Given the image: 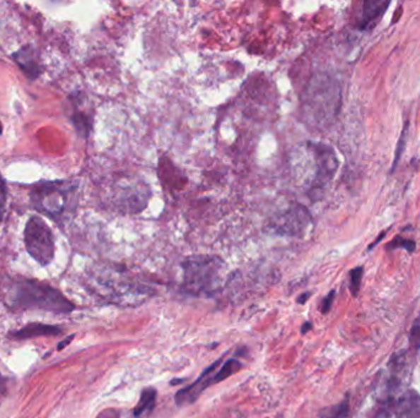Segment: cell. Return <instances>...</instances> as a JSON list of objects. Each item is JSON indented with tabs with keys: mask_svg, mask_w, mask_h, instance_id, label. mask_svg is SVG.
<instances>
[{
	"mask_svg": "<svg viewBox=\"0 0 420 418\" xmlns=\"http://www.w3.org/2000/svg\"><path fill=\"white\" fill-rule=\"evenodd\" d=\"M342 103L341 85L327 74L311 78L301 98V113L310 126L326 128L336 119Z\"/></svg>",
	"mask_w": 420,
	"mask_h": 418,
	"instance_id": "obj_1",
	"label": "cell"
},
{
	"mask_svg": "<svg viewBox=\"0 0 420 418\" xmlns=\"http://www.w3.org/2000/svg\"><path fill=\"white\" fill-rule=\"evenodd\" d=\"M9 304L19 309H41L57 314L74 311V304L49 285L33 280H16L10 286Z\"/></svg>",
	"mask_w": 420,
	"mask_h": 418,
	"instance_id": "obj_2",
	"label": "cell"
},
{
	"mask_svg": "<svg viewBox=\"0 0 420 418\" xmlns=\"http://www.w3.org/2000/svg\"><path fill=\"white\" fill-rule=\"evenodd\" d=\"M183 288L193 296H210L220 287L224 261L219 256H193L182 263Z\"/></svg>",
	"mask_w": 420,
	"mask_h": 418,
	"instance_id": "obj_3",
	"label": "cell"
},
{
	"mask_svg": "<svg viewBox=\"0 0 420 418\" xmlns=\"http://www.w3.org/2000/svg\"><path fill=\"white\" fill-rule=\"evenodd\" d=\"M23 241L28 254L38 264L42 266L51 264L56 253L54 236L51 228L41 217L33 216L28 220L23 231Z\"/></svg>",
	"mask_w": 420,
	"mask_h": 418,
	"instance_id": "obj_4",
	"label": "cell"
},
{
	"mask_svg": "<svg viewBox=\"0 0 420 418\" xmlns=\"http://www.w3.org/2000/svg\"><path fill=\"white\" fill-rule=\"evenodd\" d=\"M149 186L143 179L126 177L121 178L113 186L112 204L123 214H138L149 203Z\"/></svg>",
	"mask_w": 420,
	"mask_h": 418,
	"instance_id": "obj_5",
	"label": "cell"
},
{
	"mask_svg": "<svg viewBox=\"0 0 420 418\" xmlns=\"http://www.w3.org/2000/svg\"><path fill=\"white\" fill-rule=\"evenodd\" d=\"M308 149L313 156V179L310 183V193H318L333 179L338 169V158L334 150L327 145L308 143Z\"/></svg>",
	"mask_w": 420,
	"mask_h": 418,
	"instance_id": "obj_6",
	"label": "cell"
},
{
	"mask_svg": "<svg viewBox=\"0 0 420 418\" xmlns=\"http://www.w3.org/2000/svg\"><path fill=\"white\" fill-rule=\"evenodd\" d=\"M313 226L311 214L303 205L294 204L269 221V231L279 236L300 237Z\"/></svg>",
	"mask_w": 420,
	"mask_h": 418,
	"instance_id": "obj_7",
	"label": "cell"
},
{
	"mask_svg": "<svg viewBox=\"0 0 420 418\" xmlns=\"http://www.w3.org/2000/svg\"><path fill=\"white\" fill-rule=\"evenodd\" d=\"M223 358L216 359L214 363H211L210 366L203 371L201 376H198L196 381H193L191 386H186L183 389L176 393L175 395V402L178 407H183L187 405H192L196 402L197 400L199 399V396L203 394V391L208 389L209 386H213V373L216 372L219 369L220 366L223 364Z\"/></svg>",
	"mask_w": 420,
	"mask_h": 418,
	"instance_id": "obj_8",
	"label": "cell"
},
{
	"mask_svg": "<svg viewBox=\"0 0 420 418\" xmlns=\"http://www.w3.org/2000/svg\"><path fill=\"white\" fill-rule=\"evenodd\" d=\"M35 208L49 215H59L66 208V194L59 186H38L33 194Z\"/></svg>",
	"mask_w": 420,
	"mask_h": 418,
	"instance_id": "obj_9",
	"label": "cell"
},
{
	"mask_svg": "<svg viewBox=\"0 0 420 418\" xmlns=\"http://www.w3.org/2000/svg\"><path fill=\"white\" fill-rule=\"evenodd\" d=\"M396 418H420V395L418 391L407 390L395 406Z\"/></svg>",
	"mask_w": 420,
	"mask_h": 418,
	"instance_id": "obj_10",
	"label": "cell"
},
{
	"mask_svg": "<svg viewBox=\"0 0 420 418\" xmlns=\"http://www.w3.org/2000/svg\"><path fill=\"white\" fill-rule=\"evenodd\" d=\"M390 1L383 0H370L363 4V13L359 20L360 30H371L378 23V19L385 14Z\"/></svg>",
	"mask_w": 420,
	"mask_h": 418,
	"instance_id": "obj_11",
	"label": "cell"
},
{
	"mask_svg": "<svg viewBox=\"0 0 420 418\" xmlns=\"http://www.w3.org/2000/svg\"><path fill=\"white\" fill-rule=\"evenodd\" d=\"M13 58L30 79L35 80L40 75L37 53L31 47H25L23 49L16 52L13 54Z\"/></svg>",
	"mask_w": 420,
	"mask_h": 418,
	"instance_id": "obj_12",
	"label": "cell"
},
{
	"mask_svg": "<svg viewBox=\"0 0 420 418\" xmlns=\"http://www.w3.org/2000/svg\"><path fill=\"white\" fill-rule=\"evenodd\" d=\"M61 328L53 326H46V324H40V323H33L28 326H23L16 333H13L11 336L14 339L25 340L31 339V338H37V336H53V335L62 334Z\"/></svg>",
	"mask_w": 420,
	"mask_h": 418,
	"instance_id": "obj_13",
	"label": "cell"
},
{
	"mask_svg": "<svg viewBox=\"0 0 420 418\" xmlns=\"http://www.w3.org/2000/svg\"><path fill=\"white\" fill-rule=\"evenodd\" d=\"M156 398H158V391L151 386H146L141 393H140L139 401L133 410V416L136 418L143 417L144 414H150L154 411L155 405H156Z\"/></svg>",
	"mask_w": 420,
	"mask_h": 418,
	"instance_id": "obj_14",
	"label": "cell"
},
{
	"mask_svg": "<svg viewBox=\"0 0 420 418\" xmlns=\"http://www.w3.org/2000/svg\"><path fill=\"white\" fill-rule=\"evenodd\" d=\"M243 368V363L240 362L236 358H229L226 359L219 369L216 372L213 373V386L218 384L220 381H224L225 379H228L230 376L236 374V373Z\"/></svg>",
	"mask_w": 420,
	"mask_h": 418,
	"instance_id": "obj_15",
	"label": "cell"
},
{
	"mask_svg": "<svg viewBox=\"0 0 420 418\" xmlns=\"http://www.w3.org/2000/svg\"><path fill=\"white\" fill-rule=\"evenodd\" d=\"M348 414H349V399L346 398L339 404L321 410L318 416L320 418H346Z\"/></svg>",
	"mask_w": 420,
	"mask_h": 418,
	"instance_id": "obj_16",
	"label": "cell"
},
{
	"mask_svg": "<svg viewBox=\"0 0 420 418\" xmlns=\"http://www.w3.org/2000/svg\"><path fill=\"white\" fill-rule=\"evenodd\" d=\"M363 268H355L350 271V291L353 296H356L359 292L360 284H361V277H363Z\"/></svg>",
	"mask_w": 420,
	"mask_h": 418,
	"instance_id": "obj_17",
	"label": "cell"
},
{
	"mask_svg": "<svg viewBox=\"0 0 420 418\" xmlns=\"http://www.w3.org/2000/svg\"><path fill=\"white\" fill-rule=\"evenodd\" d=\"M407 133H408V124H406L404 128H403L401 138H399V141H398V145H397L396 154H395V161H393L392 165V171L395 169V168H396L397 163H398L399 158H401L402 154H403V150H404V146H406Z\"/></svg>",
	"mask_w": 420,
	"mask_h": 418,
	"instance_id": "obj_18",
	"label": "cell"
},
{
	"mask_svg": "<svg viewBox=\"0 0 420 418\" xmlns=\"http://www.w3.org/2000/svg\"><path fill=\"white\" fill-rule=\"evenodd\" d=\"M390 248H392V249L403 248V249H407L408 251H413L416 249V243L411 241V239H406V238L398 236V237L395 238L392 243H390Z\"/></svg>",
	"mask_w": 420,
	"mask_h": 418,
	"instance_id": "obj_19",
	"label": "cell"
},
{
	"mask_svg": "<svg viewBox=\"0 0 420 418\" xmlns=\"http://www.w3.org/2000/svg\"><path fill=\"white\" fill-rule=\"evenodd\" d=\"M334 297H336V291H331V292L327 294L326 297L323 298L322 303H321V307H320V309H321L323 314H327L328 311H331L332 304H333Z\"/></svg>",
	"mask_w": 420,
	"mask_h": 418,
	"instance_id": "obj_20",
	"label": "cell"
},
{
	"mask_svg": "<svg viewBox=\"0 0 420 418\" xmlns=\"http://www.w3.org/2000/svg\"><path fill=\"white\" fill-rule=\"evenodd\" d=\"M5 203H6V186H5L4 179L0 176V221L4 215Z\"/></svg>",
	"mask_w": 420,
	"mask_h": 418,
	"instance_id": "obj_21",
	"label": "cell"
},
{
	"mask_svg": "<svg viewBox=\"0 0 420 418\" xmlns=\"http://www.w3.org/2000/svg\"><path fill=\"white\" fill-rule=\"evenodd\" d=\"M96 418H121V414H119L118 410L111 407V409H106L101 411Z\"/></svg>",
	"mask_w": 420,
	"mask_h": 418,
	"instance_id": "obj_22",
	"label": "cell"
},
{
	"mask_svg": "<svg viewBox=\"0 0 420 418\" xmlns=\"http://www.w3.org/2000/svg\"><path fill=\"white\" fill-rule=\"evenodd\" d=\"M412 341H416V346L420 345V326H416L413 330H412Z\"/></svg>",
	"mask_w": 420,
	"mask_h": 418,
	"instance_id": "obj_23",
	"label": "cell"
},
{
	"mask_svg": "<svg viewBox=\"0 0 420 418\" xmlns=\"http://www.w3.org/2000/svg\"><path fill=\"white\" fill-rule=\"evenodd\" d=\"M311 329H313V323H311V321H305L303 326H301L300 331H301V334L305 335L306 333L311 330Z\"/></svg>",
	"mask_w": 420,
	"mask_h": 418,
	"instance_id": "obj_24",
	"label": "cell"
},
{
	"mask_svg": "<svg viewBox=\"0 0 420 418\" xmlns=\"http://www.w3.org/2000/svg\"><path fill=\"white\" fill-rule=\"evenodd\" d=\"M310 296H311V293H303L301 296H299V297H298V303H299V304H305V303H306V301H308V298L310 297Z\"/></svg>",
	"mask_w": 420,
	"mask_h": 418,
	"instance_id": "obj_25",
	"label": "cell"
},
{
	"mask_svg": "<svg viewBox=\"0 0 420 418\" xmlns=\"http://www.w3.org/2000/svg\"><path fill=\"white\" fill-rule=\"evenodd\" d=\"M73 338H74V336H70V338H68V340H66V341H63V342H61V344L58 345V350H62L63 347H64V346H66V345L69 344L70 341L73 340Z\"/></svg>",
	"mask_w": 420,
	"mask_h": 418,
	"instance_id": "obj_26",
	"label": "cell"
},
{
	"mask_svg": "<svg viewBox=\"0 0 420 418\" xmlns=\"http://www.w3.org/2000/svg\"><path fill=\"white\" fill-rule=\"evenodd\" d=\"M183 381H186V379H173L170 381V386H177V384H182Z\"/></svg>",
	"mask_w": 420,
	"mask_h": 418,
	"instance_id": "obj_27",
	"label": "cell"
},
{
	"mask_svg": "<svg viewBox=\"0 0 420 418\" xmlns=\"http://www.w3.org/2000/svg\"><path fill=\"white\" fill-rule=\"evenodd\" d=\"M3 133V126H1V123H0V135Z\"/></svg>",
	"mask_w": 420,
	"mask_h": 418,
	"instance_id": "obj_28",
	"label": "cell"
},
{
	"mask_svg": "<svg viewBox=\"0 0 420 418\" xmlns=\"http://www.w3.org/2000/svg\"><path fill=\"white\" fill-rule=\"evenodd\" d=\"M276 418H283V416H278Z\"/></svg>",
	"mask_w": 420,
	"mask_h": 418,
	"instance_id": "obj_29",
	"label": "cell"
}]
</instances>
